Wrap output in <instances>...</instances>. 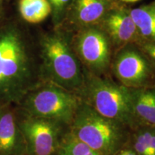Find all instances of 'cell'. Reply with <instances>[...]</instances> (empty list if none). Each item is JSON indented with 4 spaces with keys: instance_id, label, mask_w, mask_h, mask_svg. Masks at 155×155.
<instances>
[{
    "instance_id": "obj_15",
    "label": "cell",
    "mask_w": 155,
    "mask_h": 155,
    "mask_svg": "<svg viewBox=\"0 0 155 155\" xmlns=\"http://www.w3.org/2000/svg\"><path fill=\"white\" fill-rule=\"evenodd\" d=\"M59 151L65 155H100L71 133L64 137Z\"/></svg>"
},
{
    "instance_id": "obj_9",
    "label": "cell",
    "mask_w": 155,
    "mask_h": 155,
    "mask_svg": "<svg viewBox=\"0 0 155 155\" xmlns=\"http://www.w3.org/2000/svg\"><path fill=\"white\" fill-rule=\"evenodd\" d=\"M98 26L107 35L113 47L117 50L139 41L129 9L120 4L106 13Z\"/></svg>"
},
{
    "instance_id": "obj_4",
    "label": "cell",
    "mask_w": 155,
    "mask_h": 155,
    "mask_svg": "<svg viewBox=\"0 0 155 155\" xmlns=\"http://www.w3.org/2000/svg\"><path fill=\"white\" fill-rule=\"evenodd\" d=\"M122 126L101 116L82 101L71 122V133L100 155H115L124 139Z\"/></svg>"
},
{
    "instance_id": "obj_2",
    "label": "cell",
    "mask_w": 155,
    "mask_h": 155,
    "mask_svg": "<svg viewBox=\"0 0 155 155\" xmlns=\"http://www.w3.org/2000/svg\"><path fill=\"white\" fill-rule=\"evenodd\" d=\"M40 46L42 68L50 82L69 91L81 92L84 71L67 35L61 31L44 35Z\"/></svg>"
},
{
    "instance_id": "obj_20",
    "label": "cell",
    "mask_w": 155,
    "mask_h": 155,
    "mask_svg": "<svg viewBox=\"0 0 155 155\" xmlns=\"http://www.w3.org/2000/svg\"><path fill=\"white\" fill-rule=\"evenodd\" d=\"M121 1V2H124V3H134V2H137L140 1V0H119Z\"/></svg>"
},
{
    "instance_id": "obj_5",
    "label": "cell",
    "mask_w": 155,
    "mask_h": 155,
    "mask_svg": "<svg viewBox=\"0 0 155 155\" xmlns=\"http://www.w3.org/2000/svg\"><path fill=\"white\" fill-rule=\"evenodd\" d=\"M24 99L29 116L63 124H71L82 102L76 93L51 82L37 86Z\"/></svg>"
},
{
    "instance_id": "obj_13",
    "label": "cell",
    "mask_w": 155,
    "mask_h": 155,
    "mask_svg": "<svg viewBox=\"0 0 155 155\" xmlns=\"http://www.w3.org/2000/svg\"><path fill=\"white\" fill-rule=\"evenodd\" d=\"M129 12L137 27L139 42L155 41V0L139 7L129 9Z\"/></svg>"
},
{
    "instance_id": "obj_7",
    "label": "cell",
    "mask_w": 155,
    "mask_h": 155,
    "mask_svg": "<svg viewBox=\"0 0 155 155\" xmlns=\"http://www.w3.org/2000/svg\"><path fill=\"white\" fill-rule=\"evenodd\" d=\"M112 69L121 86L128 88L150 86L154 76L152 65L136 45L117 50Z\"/></svg>"
},
{
    "instance_id": "obj_18",
    "label": "cell",
    "mask_w": 155,
    "mask_h": 155,
    "mask_svg": "<svg viewBox=\"0 0 155 155\" xmlns=\"http://www.w3.org/2000/svg\"><path fill=\"white\" fill-rule=\"evenodd\" d=\"M135 45L155 71V41H140Z\"/></svg>"
},
{
    "instance_id": "obj_16",
    "label": "cell",
    "mask_w": 155,
    "mask_h": 155,
    "mask_svg": "<svg viewBox=\"0 0 155 155\" xmlns=\"http://www.w3.org/2000/svg\"><path fill=\"white\" fill-rule=\"evenodd\" d=\"M149 134L150 128H146L139 131L135 135L134 152L137 155H150L148 146Z\"/></svg>"
},
{
    "instance_id": "obj_14",
    "label": "cell",
    "mask_w": 155,
    "mask_h": 155,
    "mask_svg": "<svg viewBox=\"0 0 155 155\" xmlns=\"http://www.w3.org/2000/svg\"><path fill=\"white\" fill-rule=\"evenodd\" d=\"M19 10L21 17L30 24H38L52 13L48 0H19Z\"/></svg>"
},
{
    "instance_id": "obj_1",
    "label": "cell",
    "mask_w": 155,
    "mask_h": 155,
    "mask_svg": "<svg viewBox=\"0 0 155 155\" xmlns=\"http://www.w3.org/2000/svg\"><path fill=\"white\" fill-rule=\"evenodd\" d=\"M31 43L15 22L0 26V108L18 104L36 88Z\"/></svg>"
},
{
    "instance_id": "obj_11",
    "label": "cell",
    "mask_w": 155,
    "mask_h": 155,
    "mask_svg": "<svg viewBox=\"0 0 155 155\" xmlns=\"http://www.w3.org/2000/svg\"><path fill=\"white\" fill-rule=\"evenodd\" d=\"M129 91L135 121L155 128V87L129 88Z\"/></svg>"
},
{
    "instance_id": "obj_3",
    "label": "cell",
    "mask_w": 155,
    "mask_h": 155,
    "mask_svg": "<svg viewBox=\"0 0 155 155\" xmlns=\"http://www.w3.org/2000/svg\"><path fill=\"white\" fill-rule=\"evenodd\" d=\"M85 82L81 91L85 103L104 117L121 125L135 123L129 88L101 75L84 72Z\"/></svg>"
},
{
    "instance_id": "obj_21",
    "label": "cell",
    "mask_w": 155,
    "mask_h": 155,
    "mask_svg": "<svg viewBox=\"0 0 155 155\" xmlns=\"http://www.w3.org/2000/svg\"><path fill=\"white\" fill-rule=\"evenodd\" d=\"M57 155H65V154H63V153L61 152H60V151H59V152H58V154H57Z\"/></svg>"
},
{
    "instance_id": "obj_10",
    "label": "cell",
    "mask_w": 155,
    "mask_h": 155,
    "mask_svg": "<svg viewBox=\"0 0 155 155\" xmlns=\"http://www.w3.org/2000/svg\"><path fill=\"white\" fill-rule=\"evenodd\" d=\"M116 0H72L68 10L78 28L98 25L108 11L119 5Z\"/></svg>"
},
{
    "instance_id": "obj_22",
    "label": "cell",
    "mask_w": 155,
    "mask_h": 155,
    "mask_svg": "<svg viewBox=\"0 0 155 155\" xmlns=\"http://www.w3.org/2000/svg\"><path fill=\"white\" fill-rule=\"evenodd\" d=\"M0 18H1V10H0Z\"/></svg>"
},
{
    "instance_id": "obj_17",
    "label": "cell",
    "mask_w": 155,
    "mask_h": 155,
    "mask_svg": "<svg viewBox=\"0 0 155 155\" xmlns=\"http://www.w3.org/2000/svg\"><path fill=\"white\" fill-rule=\"evenodd\" d=\"M53 12L54 22L59 24L65 14L68 11L72 0H48Z\"/></svg>"
},
{
    "instance_id": "obj_8",
    "label": "cell",
    "mask_w": 155,
    "mask_h": 155,
    "mask_svg": "<svg viewBox=\"0 0 155 155\" xmlns=\"http://www.w3.org/2000/svg\"><path fill=\"white\" fill-rule=\"evenodd\" d=\"M19 129L34 155H52L58 147L56 122L29 116L19 124Z\"/></svg>"
},
{
    "instance_id": "obj_12",
    "label": "cell",
    "mask_w": 155,
    "mask_h": 155,
    "mask_svg": "<svg viewBox=\"0 0 155 155\" xmlns=\"http://www.w3.org/2000/svg\"><path fill=\"white\" fill-rule=\"evenodd\" d=\"M19 145V133L12 112L0 108V155H12Z\"/></svg>"
},
{
    "instance_id": "obj_6",
    "label": "cell",
    "mask_w": 155,
    "mask_h": 155,
    "mask_svg": "<svg viewBox=\"0 0 155 155\" xmlns=\"http://www.w3.org/2000/svg\"><path fill=\"white\" fill-rule=\"evenodd\" d=\"M71 42L86 71L101 75L108 71L111 65L113 45L107 35L98 25L79 28Z\"/></svg>"
},
{
    "instance_id": "obj_19",
    "label": "cell",
    "mask_w": 155,
    "mask_h": 155,
    "mask_svg": "<svg viewBox=\"0 0 155 155\" xmlns=\"http://www.w3.org/2000/svg\"><path fill=\"white\" fill-rule=\"evenodd\" d=\"M117 155H137V154H136V153L134 152V150H127L121 151V152L118 153Z\"/></svg>"
}]
</instances>
